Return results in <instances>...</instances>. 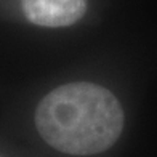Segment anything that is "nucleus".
Returning a JSON list of instances; mask_svg holds the SVG:
<instances>
[{"mask_svg":"<svg viewBox=\"0 0 157 157\" xmlns=\"http://www.w3.org/2000/svg\"><path fill=\"white\" fill-rule=\"evenodd\" d=\"M23 11L32 24L64 27L77 23L87 11V0H21Z\"/></svg>","mask_w":157,"mask_h":157,"instance_id":"nucleus-2","label":"nucleus"},{"mask_svg":"<svg viewBox=\"0 0 157 157\" xmlns=\"http://www.w3.org/2000/svg\"><path fill=\"white\" fill-rule=\"evenodd\" d=\"M35 127L50 146L72 155L98 154L122 133L124 111L109 90L75 82L55 88L35 111Z\"/></svg>","mask_w":157,"mask_h":157,"instance_id":"nucleus-1","label":"nucleus"}]
</instances>
